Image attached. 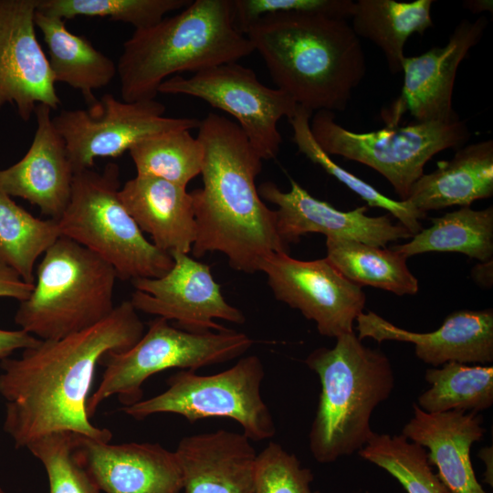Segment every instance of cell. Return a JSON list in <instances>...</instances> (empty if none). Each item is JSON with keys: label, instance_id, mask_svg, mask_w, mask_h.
I'll list each match as a JSON object with an SVG mask.
<instances>
[{"label": "cell", "instance_id": "1", "mask_svg": "<svg viewBox=\"0 0 493 493\" xmlns=\"http://www.w3.org/2000/svg\"><path fill=\"white\" fill-rule=\"evenodd\" d=\"M145 327L130 300L115 306L98 324L23 350L0 362V396L5 400L3 429L16 448L56 432L110 442L111 432L94 425L87 402L95 369L109 352L131 348Z\"/></svg>", "mask_w": 493, "mask_h": 493}, {"label": "cell", "instance_id": "2", "mask_svg": "<svg viewBox=\"0 0 493 493\" xmlns=\"http://www.w3.org/2000/svg\"><path fill=\"white\" fill-rule=\"evenodd\" d=\"M204 148L203 187L191 192L196 222L195 257L220 252L244 273L259 271L269 255L288 253L277 215L262 201L256 178L262 159L235 121L209 113L198 127Z\"/></svg>", "mask_w": 493, "mask_h": 493}, {"label": "cell", "instance_id": "3", "mask_svg": "<svg viewBox=\"0 0 493 493\" xmlns=\"http://www.w3.org/2000/svg\"><path fill=\"white\" fill-rule=\"evenodd\" d=\"M245 35L277 89L311 112L343 111L366 73L360 38L347 19L278 13L261 17Z\"/></svg>", "mask_w": 493, "mask_h": 493}, {"label": "cell", "instance_id": "4", "mask_svg": "<svg viewBox=\"0 0 493 493\" xmlns=\"http://www.w3.org/2000/svg\"><path fill=\"white\" fill-rule=\"evenodd\" d=\"M255 51L234 22L232 0H195L180 13L134 30L117 62L121 100H155L173 74L237 62Z\"/></svg>", "mask_w": 493, "mask_h": 493}, {"label": "cell", "instance_id": "5", "mask_svg": "<svg viewBox=\"0 0 493 493\" xmlns=\"http://www.w3.org/2000/svg\"><path fill=\"white\" fill-rule=\"evenodd\" d=\"M305 362L320 383L309 434L314 459L328 464L359 452L375 433L371 427L374 409L394 388L388 357L363 345L352 331L337 337L332 348L314 350Z\"/></svg>", "mask_w": 493, "mask_h": 493}, {"label": "cell", "instance_id": "6", "mask_svg": "<svg viewBox=\"0 0 493 493\" xmlns=\"http://www.w3.org/2000/svg\"><path fill=\"white\" fill-rule=\"evenodd\" d=\"M33 289L15 322L36 338L58 340L90 328L114 309L115 269L66 236L43 254Z\"/></svg>", "mask_w": 493, "mask_h": 493}, {"label": "cell", "instance_id": "7", "mask_svg": "<svg viewBox=\"0 0 493 493\" xmlns=\"http://www.w3.org/2000/svg\"><path fill=\"white\" fill-rule=\"evenodd\" d=\"M120 169L108 163L102 172L74 174L69 203L58 220L61 236L88 248L116 271L121 280L155 278L173 267L170 254L143 235L121 203Z\"/></svg>", "mask_w": 493, "mask_h": 493}, {"label": "cell", "instance_id": "8", "mask_svg": "<svg viewBox=\"0 0 493 493\" xmlns=\"http://www.w3.org/2000/svg\"><path fill=\"white\" fill-rule=\"evenodd\" d=\"M253 343L248 335L230 329L191 332L157 317L131 348L102 358L105 369L98 388L88 398L87 414L92 417L113 395L122 407L131 406L142 400V384L150 376L172 368L194 371L226 362L246 353Z\"/></svg>", "mask_w": 493, "mask_h": 493}, {"label": "cell", "instance_id": "9", "mask_svg": "<svg viewBox=\"0 0 493 493\" xmlns=\"http://www.w3.org/2000/svg\"><path fill=\"white\" fill-rule=\"evenodd\" d=\"M309 128L328 155H339L362 163L382 174L405 201L413 184L435 154L458 149L470 138L467 121H413L386 126L370 132H354L335 121V112H313Z\"/></svg>", "mask_w": 493, "mask_h": 493}, {"label": "cell", "instance_id": "10", "mask_svg": "<svg viewBox=\"0 0 493 493\" xmlns=\"http://www.w3.org/2000/svg\"><path fill=\"white\" fill-rule=\"evenodd\" d=\"M264 376V365L257 355L243 357L212 375L181 370L168 378L164 392L121 410L137 420L163 413L181 415L190 423L230 418L241 425L251 441H262L276 434L271 412L261 395Z\"/></svg>", "mask_w": 493, "mask_h": 493}, {"label": "cell", "instance_id": "11", "mask_svg": "<svg viewBox=\"0 0 493 493\" xmlns=\"http://www.w3.org/2000/svg\"><path fill=\"white\" fill-rule=\"evenodd\" d=\"M156 100L127 102L104 94L88 109L62 110L52 118L63 138L74 173L91 169L97 158H116L149 137L198 129L195 118L164 116Z\"/></svg>", "mask_w": 493, "mask_h": 493}, {"label": "cell", "instance_id": "12", "mask_svg": "<svg viewBox=\"0 0 493 493\" xmlns=\"http://www.w3.org/2000/svg\"><path fill=\"white\" fill-rule=\"evenodd\" d=\"M158 93L182 94L201 99L238 122L262 160L278 155L282 142L278 121L293 116L298 105L284 91L261 83L255 71L237 62L209 68L185 78L170 77Z\"/></svg>", "mask_w": 493, "mask_h": 493}, {"label": "cell", "instance_id": "13", "mask_svg": "<svg viewBox=\"0 0 493 493\" xmlns=\"http://www.w3.org/2000/svg\"><path fill=\"white\" fill-rule=\"evenodd\" d=\"M276 299L299 309L316 323L322 336L337 338L354 331L366 297L329 261L299 260L286 252L273 253L260 264Z\"/></svg>", "mask_w": 493, "mask_h": 493}, {"label": "cell", "instance_id": "14", "mask_svg": "<svg viewBox=\"0 0 493 493\" xmlns=\"http://www.w3.org/2000/svg\"><path fill=\"white\" fill-rule=\"evenodd\" d=\"M173 264L163 276L132 280L131 303L137 311L174 320L191 332L224 331L215 320L242 324V311L224 298L211 267L183 253L170 254Z\"/></svg>", "mask_w": 493, "mask_h": 493}, {"label": "cell", "instance_id": "15", "mask_svg": "<svg viewBox=\"0 0 493 493\" xmlns=\"http://www.w3.org/2000/svg\"><path fill=\"white\" fill-rule=\"evenodd\" d=\"M488 24L486 16L475 21L462 19L445 46L434 47L419 56L404 57L401 95L383 113L386 126L399 125V120L407 111L415 122L460 119L452 104L456 72L482 38Z\"/></svg>", "mask_w": 493, "mask_h": 493}, {"label": "cell", "instance_id": "16", "mask_svg": "<svg viewBox=\"0 0 493 493\" xmlns=\"http://www.w3.org/2000/svg\"><path fill=\"white\" fill-rule=\"evenodd\" d=\"M38 2L0 0V109L15 105L24 121L39 104L57 110L61 103L36 34Z\"/></svg>", "mask_w": 493, "mask_h": 493}, {"label": "cell", "instance_id": "17", "mask_svg": "<svg viewBox=\"0 0 493 493\" xmlns=\"http://www.w3.org/2000/svg\"><path fill=\"white\" fill-rule=\"evenodd\" d=\"M289 182L288 192L281 191L272 182H265L257 188L263 200L278 207L275 210L277 227L287 245L298 242L301 236L309 233H320L327 237L355 240L379 247L413 236L401 224H393L387 215H368L367 205L341 211L313 197L292 178Z\"/></svg>", "mask_w": 493, "mask_h": 493}, {"label": "cell", "instance_id": "18", "mask_svg": "<svg viewBox=\"0 0 493 493\" xmlns=\"http://www.w3.org/2000/svg\"><path fill=\"white\" fill-rule=\"evenodd\" d=\"M75 452L104 493H180L174 451L158 443L110 444L76 434Z\"/></svg>", "mask_w": 493, "mask_h": 493}, {"label": "cell", "instance_id": "19", "mask_svg": "<svg viewBox=\"0 0 493 493\" xmlns=\"http://www.w3.org/2000/svg\"><path fill=\"white\" fill-rule=\"evenodd\" d=\"M357 337L410 342L415 356L426 364L442 366L450 362L487 364L493 362L492 309H461L451 312L431 332H414L400 328L378 314L368 311L356 319Z\"/></svg>", "mask_w": 493, "mask_h": 493}, {"label": "cell", "instance_id": "20", "mask_svg": "<svg viewBox=\"0 0 493 493\" xmlns=\"http://www.w3.org/2000/svg\"><path fill=\"white\" fill-rule=\"evenodd\" d=\"M51 110L44 104L37 106L32 143L20 161L0 170V187L58 221L69 203L75 173L66 143L52 122Z\"/></svg>", "mask_w": 493, "mask_h": 493}, {"label": "cell", "instance_id": "21", "mask_svg": "<svg viewBox=\"0 0 493 493\" xmlns=\"http://www.w3.org/2000/svg\"><path fill=\"white\" fill-rule=\"evenodd\" d=\"M413 416L401 435L427 448L430 465L450 493H488L476 477L470 458L474 443L483 439L486 428L477 412L453 410L429 414L413 405Z\"/></svg>", "mask_w": 493, "mask_h": 493}, {"label": "cell", "instance_id": "22", "mask_svg": "<svg viewBox=\"0 0 493 493\" xmlns=\"http://www.w3.org/2000/svg\"><path fill=\"white\" fill-rule=\"evenodd\" d=\"M174 452L184 493H254L257 453L243 433L185 436Z\"/></svg>", "mask_w": 493, "mask_h": 493}, {"label": "cell", "instance_id": "23", "mask_svg": "<svg viewBox=\"0 0 493 493\" xmlns=\"http://www.w3.org/2000/svg\"><path fill=\"white\" fill-rule=\"evenodd\" d=\"M119 196L140 229L152 244L168 253L189 254L196 238L191 193L186 187L148 175L136 174Z\"/></svg>", "mask_w": 493, "mask_h": 493}, {"label": "cell", "instance_id": "24", "mask_svg": "<svg viewBox=\"0 0 493 493\" xmlns=\"http://www.w3.org/2000/svg\"><path fill=\"white\" fill-rule=\"evenodd\" d=\"M493 195V141L463 145L453 158L424 173L412 186L408 201L427 213L453 205L469 206Z\"/></svg>", "mask_w": 493, "mask_h": 493}, {"label": "cell", "instance_id": "25", "mask_svg": "<svg viewBox=\"0 0 493 493\" xmlns=\"http://www.w3.org/2000/svg\"><path fill=\"white\" fill-rule=\"evenodd\" d=\"M35 24L42 33L55 82L79 90L89 105L94 90L106 87L117 75V64L82 36L66 27V21L36 11Z\"/></svg>", "mask_w": 493, "mask_h": 493}, {"label": "cell", "instance_id": "26", "mask_svg": "<svg viewBox=\"0 0 493 493\" xmlns=\"http://www.w3.org/2000/svg\"><path fill=\"white\" fill-rule=\"evenodd\" d=\"M433 3V0H358L351 16V26L358 37L369 39L383 51L389 70L397 74L402 72L407 39L413 34L424 35L434 26Z\"/></svg>", "mask_w": 493, "mask_h": 493}, {"label": "cell", "instance_id": "27", "mask_svg": "<svg viewBox=\"0 0 493 493\" xmlns=\"http://www.w3.org/2000/svg\"><path fill=\"white\" fill-rule=\"evenodd\" d=\"M411 240L391 249L404 257L428 252H456L480 262L493 256V207L474 210L469 206L431 219Z\"/></svg>", "mask_w": 493, "mask_h": 493}, {"label": "cell", "instance_id": "28", "mask_svg": "<svg viewBox=\"0 0 493 493\" xmlns=\"http://www.w3.org/2000/svg\"><path fill=\"white\" fill-rule=\"evenodd\" d=\"M328 261L349 281L372 286L398 296L414 295L418 280L403 255L355 240L327 237Z\"/></svg>", "mask_w": 493, "mask_h": 493}, {"label": "cell", "instance_id": "29", "mask_svg": "<svg viewBox=\"0 0 493 493\" xmlns=\"http://www.w3.org/2000/svg\"><path fill=\"white\" fill-rule=\"evenodd\" d=\"M429 388L417 398V406L429 414L453 410L482 412L493 404V367L450 362L428 368Z\"/></svg>", "mask_w": 493, "mask_h": 493}, {"label": "cell", "instance_id": "30", "mask_svg": "<svg viewBox=\"0 0 493 493\" xmlns=\"http://www.w3.org/2000/svg\"><path fill=\"white\" fill-rule=\"evenodd\" d=\"M61 236L58 221L35 217L0 187V262L34 284L37 258Z\"/></svg>", "mask_w": 493, "mask_h": 493}, {"label": "cell", "instance_id": "31", "mask_svg": "<svg viewBox=\"0 0 493 493\" xmlns=\"http://www.w3.org/2000/svg\"><path fill=\"white\" fill-rule=\"evenodd\" d=\"M137 174L161 178L186 187L201 174L204 148L189 130L149 137L129 150Z\"/></svg>", "mask_w": 493, "mask_h": 493}, {"label": "cell", "instance_id": "32", "mask_svg": "<svg viewBox=\"0 0 493 493\" xmlns=\"http://www.w3.org/2000/svg\"><path fill=\"white\" fill-rule=\"evenodd\" d=\"M312 114L313 112L310 110L298 105L293 116L288 119L293 131L292 140L299 152L346 185L363 199L368 205L388 211L413 236L417 234L422 229L420 220L425 218L426 214L417 210L408 201H396L383 194L374 186L336 163L319 146L312 136L309 128Z\"/></svg>", "mask_w": 493, "mask_h": 493}, {"label": "cell", "instance_id": "33", "mask_svg": "<svg viewBox=\"0 0 493 493\" xmlns=\"http://www.w3.org/2000/svg\"><path fill=\"white\" fill-rule=\"evenodd\" d=\"M358 454L389 473L407 493H450L433 471L425 448L403 435L374 433Z\"/></svg>", "mask_w": 493, "mask_h": 493}, {"label": "cell", "instance_id": "34", "mask_svg": "<svg viewBox=\"0 0 493 493\" xmlns=\"http://www.w3.org/2000/svg\"><path fill=\"white\" fill-rule=\"evenodd\" d=\"M191 0H39L37 10L62 20L77 16L109 17L136 29L155 25L165 15L184 9Z\"/></svg>", "mask_w": 493, "mask_h": 493}, {"label": "cell", "instance_id": "35", "mask_svg": "<svg viewBox=\"0 0 493 493\" xmlns=\"http://www.w3.org/2000/svg\"><path fill=\"white\" fill-rule=\"evenodd\" d=\"M73 432L44 435L26 447L43 465L49 493H100V490L75 452Z\"/></svg>", "mask_w": 493, "mask_h": 493}, {"label": "cell", "instance_id": "36", "mask_svg": "<svg viewBox=\"0 0 493 493\" xmlns=\"http://www.w3.org/2000/svg\"><path fill=\"white\" fill-rule=\"evenodd\" d=\"M313 474L298 457L275 442L257 454L254 493H320L312 490Z\"/></svg>", "mask_w": 493, "mask_h": 493}, {"label": "cell", "instance_id": "37", "mask_svg": "<svg viewBox=\"0 0 493 493\" xmlns=\"http://www.w3.org/2000/svg\"><path fill=\"white\" fill-rule=\"evenodd\" d=\"M354 5L352 0H232L234 22L243 34L261 17L278 13L351 18Z\"/></svg>", "mask_w": 493, "mask_h": 493}, {"label": "cell", "instance_id": "38", "mask_svg": "<svg viewBox=\"0 0 493 493\" xmlns=\"http://www.w3.org/2000/svg\"><path fill=\"white\" fill-rule=\"evenodd\" d=\"M33 286L25 282L13 268L0 262V298H11L21 302L29 297Z\"/></svg>", "mask_w": 493, "mask_h": 493}, {"label": "cell", "instance_id": "39", "mask_svg": "<svg viewBox=\"0 0 493 493\" xmlns=\"http://www.w3.org/2000/svg\"><path fill=\"white\" fill-rule=\"evenodd\" d=\"M39 339L24 330H6L0 329V360L8 358L16 350L36 346Z\"/></svg>", "mask_w": 493, "mask_h": 493}, {"label": "cell", "instance_id": "40", "mask_svg": "<svg viewBox=\"0 0 493 493\" xmlns=\"http://www.w3.org/2000/svg\"><path fill=\"white\" fill-rule=\"evenodd\" d=\"M492 259L487 262H481L474 267L472 278L476 283L481 287H491L492 285Z\"/></svg>", "mask_w": 493, "mask_h": 493}, {"label": "cell", "instance_id": "41", "mask_svg": "<svg viewBox=\"0 0 493 493\" xmlns=\"http://www.w3.org/2000/svg\"><path fill=\"white\" fill-rule=\"evenodd\" d=\"M478 456L484 462L486 470L484 474L485 483L493 487V447L485 446L478 452Z\"/></svg>", "mask_w": 493, "mask_h": 493}, {"label": "cell", "instance_id": "42", "mask_svg": "<svg viewBox=\"0 0 493 493\" xmlns=\"http://www.w3.org/2000/svg\"><path fill=\"white\" fill-rule=\"evenodd\" d=\"M463 5L471 13L477 14L484 11L492 13L493 4L491 0H467Z\"/></svg>", "mask_w": 493, "mask_h": 493}, {"label": "cell", "instance_id": "43", "mask_svg": "<svg viewBox=\"0 0 493 493\" xmlns=\"http://www.w3.org/2000/svg\"><path fill=\"white\" fill-rule=\"evenodd\" d=\"M0 493H6L2 488H0Z\"/></svg>", "mask_w": 493, "mask_h": 493}]
</instances>
